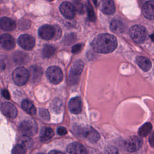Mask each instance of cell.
<instances>
[{"label":"cell","mask_w":154,"mask_h":154,"mask_svg":"<svg viewBox=\"0 0 154 154\" xmlns=\"http://www.w3.org/2000/svg\"><path fill=\"white\" fill-rule=\"evenodd\" d=\"M54 29H55V32H54V38L55 40L59 39L60 37L61 36V29L58 26H54Z\"/></svg>","instance_id":"obj_36"},{"label":"cell","mask_w":154,"mask_h":154,"mask_svg":"<svg viewBox=\"0 0 154 154\" xmlns=\"http://www.w3.org/2000/svg\"><path fill=\"white\" fill-rule=\"evenodd\" d=\"M69 109L73 114H79L82 111V102L79 97L71 99L69 102Z\"/></svg>","instance_id":"obj_16"},{"label":"cell","mask_w":154,"mask_h":154,"mask_svg":"<svg viewBox=\"0 0 154 154\" xmlns=\"http://www.w3.org/2000/svg\"><path fill=\"white\" fill-rule=\"evenodd\" d=\"M22 108L27 113L31 115H34L36 113V109L33 103L29 100H24L21 104Z\"/></svg>","instance_id":"obj_22"},{"label":"cell","mask_w":154,"mask_h":154,"mask_svg":"<svg viewBox=\"0 0 154 154\" xmlns=\"http://www.w3.org/2000/svg\"><path fill=\"white\" fill-rule=\"evenodd\" d=\"M149 142L151 144L152 146H153V143H154V137H153V134H152V135L150 136V137L149 138Z\"/></svg>","instance_id":"obj_42"},{"label":"cell","mask_w":154,"mask_h":154,"mask_svg":"<svg viewBox=\"0 0 154 154\" xmlns=\"http://www.w3.org/2000/svg\"><path fill=\"white\" fill-rule=\"evenodd\" d=\"M142 144V139L137 136L130 137L125 142L126 150L130 152H137L141 148Z\"/></svg>","instance_id":"obj_8"},{"label":"cell","mask_w":154,"mask_h":154,"mask_svg":"<svg viewBox=\"0 0 154 154\" xmlns=\"http://www.w3.org/2000/svg\"><path fill=\"white\" fill-rule=\"evenodd\" d=\"M0 45L5 49L10 50L14 48L15 41L11 35L3 34L0 37Z\"/></svg>","instance_id":"obj_14"},{"label":"cell","mask_w":154,"mask_h":154,"mask_svg":"<svg viewBox=\"0 0 154 154\" xmlns=\"http://www.w3.org/2000/svg\"><path fill=\"white\" fill-rule=\"evenodd\" d=\"M51 107L52 110L55 112H60L62 109V101L60 99L56 98L52 101Z\"/></svg>","instance_id":"obj_28"},{"label":"cell","mask_w":154,"mask_h":154,"mask_svg":"<svg viewBox=\"0 0 154 154\" xmlns=\"http://www.w3.org/2000/svg\"><path fill=\"white\" fill-rule=\"evenodd\" d=\"M29 77V72L23 67L16 68L12 74V78L14 82L18 85H23L25 84L28 81Z\"/></svg>","instance_id":"obj_4"},{"label":"cell","mask_w":154,"mask_h":154,"mask_svg":"<svg viewBox=\"0 0 154 154\" xmlns=\"http://www.w3.org/2000/svg\"><path fill=\"white\" fill-rule=\"evenodd\" d=\"M39 36L45 40H50L54 38L55 29L50 25H44L38 29Z\"/></svg>","instance_id":"obj_11"},{"label":"cell","mask_w":154,"mask_h":154,"mask_svg":"<svg viewBox=\"0 0 154 154\" xmlns=\"http://www.w3.org/2000/svg\"><path fill=\"white\" fill-rule=\"evenodd\" d=\"M19 45L25 50H31L35 46V38L29 34H22L17 39Z\"/></svg>","instance_id":"obj_9"},{"label":"cell","mask_w":154,"mask_h":154,"mask_svg":"<svg viewBox=\"0 0 154 154\" xmlns=\"http://www.w3.org/2000/svg\"><path fill=\"white\" fill-rule=\"evenodd\" d=\"M74 7V8L76 11H77L79 13H84V7L81 3L79 2H74V4L73 5Z\"/></svg>","instance_id":"obj_35"},{"label":"cell","mask_w":154,"mask_h":154,"mask_svg":"<svg viewBox=\"0 0 154 154\" xmlns=\"http://www.w3.org/2000/svg\"><path fill=\"white\" fill-rule=\"evenodd\" d=\"M142 11L145 17L152 20L154 18V2L153 1H147L143 7Z\"/></svg>","instance_id":"obj_17"},{"label":"cell","mask_w":154,"mask_h":154,"mask_svg":"<svg viewBox=\"0 0 154 154\" xmlns=\"http://www.w3.org/2000/svg\"><path fill=\"white\" fill-rule=\"evenodd\" d=\"M23 147L26 150L32 146L33 142L31 138L26 135H23L19 139V144Z\"/></svg>","instance_id":"obj_25"},{"label":"cell","mask_w":154,"mask_h":154,"mask_svg":"<svg viewBox=\"0 0 154 154\" xmlns=\"http://www.w3.org/2000/svg\"><path fill=\"white\" fill-rule=\"evenodd\" d=\"M16 24L14 20L7 17L0 18V28L5 31H12L15 29Z\"/></svg>","instance_id":"obj_18"},{"label":"cell","mask_w":154,"mask_h":154,"mask_svg":"<svg viewBox=\"0 0 154 154\" xmlns=\"http://www.w3.org/2000/svg\"><path fill=\"white\" fill-rule=\"evenodd\" d=\"M99 8L103 13L108 15L112 14L116 11L113 0H102L100 2Z\"/></svg>","instance_id":"obj_13"},{"label":"cell","mask_w":154,"mask_h":154,"mask_svg":"<svg viewBox=\"0 0 154 154\" xmlns=\"http://www.w3.org/2000/svg\"><path fill=\"white\" fill-rule=\"evenodd\" d=\"M110 29L114 33L120 34L125 31L124 24L119 20H112L110 23Z\"/></svg>","instance_id":"obj_20"},{"label":"cell","mask_w":154,"mask_h":154,"mask_svg":"<svg viewBox=\"0 0 154 154\" xmlns=\"http://www.w3.org/2000/svg\"><path fill=\"white\" fill-rule=\"evenodd\" d=\"M54 135L53 130L51 128L45 127L42 128L40 132V140L42 141H45L50 140Z\"/></svg>","instance_id":"obj_23"},{"label":"cell","mask_w":154,"mask_h":154,"mask_svg":"<svg viewBox=\"0 0 154 154\" xmlns=\"http://www.w3.org/2000/svg\"><path fill=\"white\" fill-rule=\"evenodd\" d=\"M76 132L78 134L85 137L91 143L97 142L100 138L99 133L92 127L87 126L84 128H76Z\"/></svg>","instance_id":"obj_6"},{"label":"cell","mask_w":154,"mask_h":154,"mask_svg":"<svg viewBox=\"0 0 154 154\" xmlns=\"http://www.w3.org/2000/svg\"><path fill=\"white\" fill-rule=\"evenodd\" d=\"M84 66V64L83 61L80 60H76L73 63L72 66L71 67V70L70 72V76H69L70 77L69 79L71 83L74 84L77 82L79 76L81 75V73L82 72Z\"/></svg>","instance_id":"obj_7"},{"label":"cell","mask_w":154,"mask_h":154,"mask_svg":"<svg viewBox=\"0 0 154 154\" xmlns=\"http://www.w3.org/2000/svg\"><path fill=\"white\" fill-rule=\"evenodd\" d=\"M94 51L98 53L108 54L114 51L117 46L116 38L109 34H101L97 35L91 42Z\"/></svg>","instance_id":"obj_1"},{"label":"cell","mask_w":154,"mask_h":154,"mask_svg":"<svg viewBox=\"0 0 154 154\" xmlns=\"http://www.w3.org/2000/svg\"><path fill=\"white\" fill-rule=\"evenodd\" d=\"M55 51V49L54 46L49 45H46L44 46L42 51V55L45 58H50L52 57Z\"/></svg>","instance_id":"obj_27"},{"label":"cell","mask_w":154,"mask_h":154,"mask_svg":"<svg viewBox=\"0 0 154 154\" xmlns=\"http://www.w3.org/2000/svg\"><path fill=\"white\" fill-rule=\"evenodd\" d=\"M86 8H87V11L88 14V17L89 19L91 21H94L96 19V16L94 11L93 10V8L90 2L88 1L87 4H86Z\"/></svg>","instance_id":"obj_30"},{"label":"cell","mask_w":154,"mask_h":154,"mask_svg":"<svg viewBox=\"0 0 154 154\" xmlns=\"http://www.w3.org/2000/svg\"><path fill=\"white\" fill-rule=\"evenodd\" d=\"M13 60L17 64H23L28 61V56L24 52L17 51L13 54Z\"/></svg>","instance_id":"obj_21"},{"label":"cell","mask_w":154,"mask_h":154,"mask_svg":"<svg viewBox=\"0 0 154 154\" xmlns=\"http://www.w3.org/2000/svg\"><path fill=\"white\" fill-rule=\"evenodd\" d=\"M37 154H44V153H37Z\"/></svg>","instance_id":"obj_43"},{"label":"cell","mask_w":154,"mask_h":154,"mask_svg":"<svg viewBox=\"0 0 154 154\" xmlns=\"http://www.w3.org/2000/svg\"><path fill=\"white\" fill-rule=\"evenodd\" d=\"M46 75L49 81L54 84L60 83L63 78L62 70L57 66H51L48 67L46 72Z\"/></svg>","instance_id":"obj_5"},{"label":"cell","mask_w":154,"mask_h":154,"mask_svg":"<svg viewBox=\"0 0 154 154\" xmlns=\"http://www.w3.org/2000/svg\"><path fill=\"white\" fill-rule=\"evenodd\" d=\"M39 114L40 117L45 120V121H49V114L47 109L45 108H40L39 109Z\"/></svg>","instance_id":"obj_33"},{"label":"cell","mask_w":154,"mask_h":154,"mask_svg":"<svg viewBox=\"0 0 154 154\" xmlns=\"http://www.w3.org/2000/svg\"><path fill=\"white\" fill-rule=\"evenodd\" d=\"M48 1H54V0H48Z\"/></svg>","instance_id":"obj_44"},{"label":"cell","mask_w":154,"mask_h":154,"mask_svg":"<svg viewBox=\"0 0 154 154\" xmlns=\"http://www.w3.org/2000/svg\"><path fill=\"white\" fill-rule=\"evenodd\" d=\"M76 40V35L74 33H70L65 35L63 39V43L65 45H70L73 42H75Z\"/></svg>","instance_id":"obj_29"},{"label":"cell","mask_w":154,"mask_h":154,"mask_svg":"<svg viewBox=\"0 0 154 154\" xmlns=\"http://www.w3.org/2000/svg\"><path fill=\"white\" fill-rule=\"evenodd\" d=\"M60 10L63 15L67 19H72L75 14V10L73 5L68 2H63L60 7Z\"/></svg>","instance_id":"obj_12"},{"label":"cell","mask_w":154,"mask_h":154,"mask_svg":"<svg viewBox=\"0 0 154 154\" xmlns=\"http://www.w3.org/2000/svg\"><path fill=\"white\" fill-rule=\"evenodd\" d=\"M152 129V125L150 123H146L142 125L138 129V135L141 137H144L147 136Z\"/></svg>","instance_id":"obj_26"},{"label":"cell","mask_w":154,"mask_h":154,"mask_svg":"<svg viewBox=\"0 0 154 154\" xmlns=\"http://www.w3.org/2000/svg\"><path fill=\"white\" fill-rule=\"evenodd\" d=\"M5 67L4 62L2 60H0V70H3Z\"/></svg>","instance_id":"obj_41"},{"label":"cell","mask_w":154,"mask_h":154,"mask_svg":"<svg viewBox=\"0 0 154 154\" xmlns=\"http://www.w3.org/2000/svg\"><path fill=\"white\" fill-rule=\"evenodd\" d=\"M67 151L70 154H87L85 147L77 142L69 144L67 147Z\"/></svg>","instance_id":"obj_15"},{"label":"cell","mask_w":154,"mask_h":154,"mask_svg":"<svg viewBox=\"0 0 154 154\" xmlns=\"http://www.w3.org/2000/svg\"><path fill=\"white\" fill-rule=\"evenodd\" d=\"M2 93L3 96H4L5 98H6V99H10V94H9V93H8V91L7 90H6V89L2 90Z\"/></svg>","instance_id":"obj_39"},{"label":"cell","mask_w":154,"mask_h":154,"mask_svg":"<svg viewBox=\"0 0 154 154\" xmlns=\"http://www.w3.org/2000/svg\"><path fill=\"white\" fill-rule=\"evenodd\" d=\"M57 133L60 135H64L67 134V130L64 127H59L57 129Z\"/></svg>","instance_id":"obj_38"},{"label":"cell","mask_w":154,"mask_h":154,"mask_svg":"<svg viewBox=\"0 0 154 154\" xmlns=\"http://www.w3.org/2000/svg\"><path fill=\"white\" fill-rule=\"evenodd\" d=\"M11 154H26V150L20 145L17 144L13 147Z\"/></svg>","instance_id":"obj_32"},{"label":"cell","mask_w":154,"mask_h":154,"mask_svg":"<svg viewBox=\"0 0 154 154\" xmlns=\"http://www.w3.org/2000/svg\"><path fill=\"white\" fill-rule=\"evenodd\" d=\"M105 154H119L117 149L113 146H108L105 149Z\"/></svg>","instance_id":"obj_34"},{"label":"cell","mask_w":154,"mask_h":154,"mask_svg":"<svg viewBox=\"0 0 154 154\" xmlns=\"http://www.w3.org/2000/svg\"><path fill=\"white\" fill-rule=\"evenodd\" d=\"M18 26L20 29H22V30L28 29L31 26V22L29 20L26 19H21L19 21Z\"/></svg>","instance_id":"obj_31"},{"label":"cell","mask_w":154,"mask_h":154,"mask_svg":"<svg viewBox=\"0 0 154 154\" xmlns=\"http://www.w3.org/2000/svg\"><path fill=\"white\" fill-rule=\"evenodd\" d=\"M129 34L132 40L137 43H144L147 37V31L146 29L139 25L132 26L129 30Z\"/></svg>","instance_id":"obj_2"},{"label":"cell","mask_w":154,"mask_h":154,"mask_svg":"<svg viewBox=\"0 0 154 154\" xmlns=\"http://www.w3.org/2000/svg\"><path fill=\"white\" fill-rule=\"evenodd\" d=\"M136 63L138 66L145 72L149 70L152 67V63L150 60L144 57H137L136 58Z\"/></svg>","instance_id":"obj_19"},{"label":"cell","mask_w":154,"mask_h":154,"mask_svg":"<svg viewBox=\"0 0 154 154\" xmlns=\"http://www.w3.org/2000/svg\"><path fill=\"white\" fill-rule=\"evenodd\" d=\"M48 154H65V153L58 150H51V152H49Z\"/></svg>","instance_id":"obj_40"},{"label":"cell","mask_w":154,"mask_h":154,"mask_svg":"<svg viewBox=\"0 0 154 154\" xmlns=\"http://www.w3.org/2000/svg\"><path fill=\"white\" fill-rule=\"evenodd\" d=\"M82 47V45L81 43H78L74 45L72 48V52L73 54H77L81 51Z\"/></svg>","instance_id":"obj_37"},{"label":"cell","mask_w":154,"mask_h":154,"mask_svg":"<svg viewBox=\"0 0 154 154\" xmlns=\"http://www.w3.org/2000/svg\"><path fill=\"white\" fill-rule=\"evenodd\" d=\"M20 132L23 135L33 136L37 132L38 126L36 122L31 119L23 120L19 126Z\"/></svg>","instance_id":"obj_3"},{"label":"cell","mask_w":154,"mask_h":154,"mask_svg":"<svg viewBox=\"0 0 154 154\" xmlns=\"http://www.w3.org/2000/svg\"><path fill=\"white\" fill-rule=\"evenodd\" d=\"M42 69L37 66H32L30 67V74L31 79L34 81H38L42 75Z\"/></svg>","instance_id":"obj_24"},{"label":"cell","mask_w":154,"mask_h":154,"mask_svg":"<svg viewBox=\"0 0 154 154\" xmlns=\"http://www.w3.org/2000/svg\"><path fill=\"white\" fill-rule=\"evenodd\" d=\"M1 109L2 113L10 119H14L17 116V111L16 106L10 102L3 103L1 105Z\"/></svg>","instance_id":"obj_10"}]
</instances>
